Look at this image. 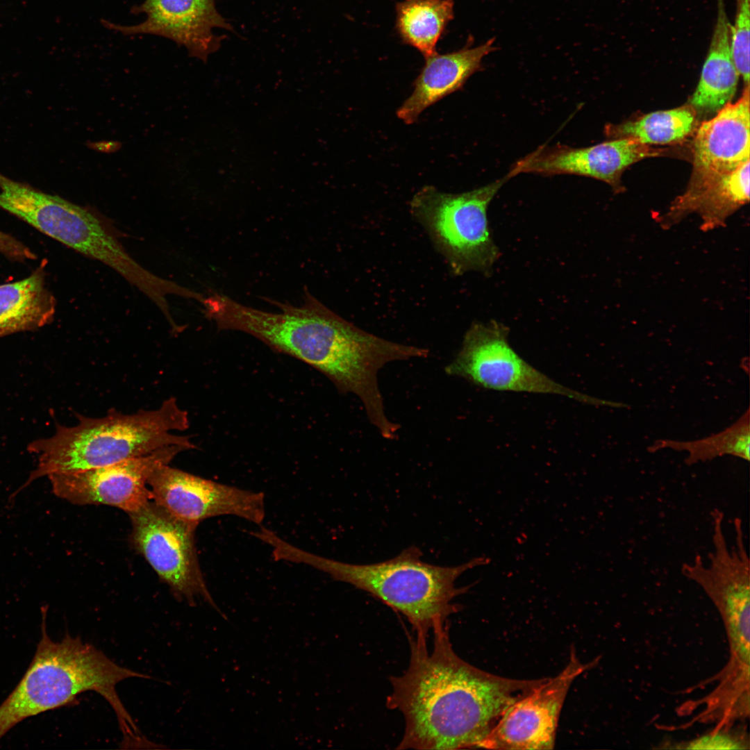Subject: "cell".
<instances>
[{"mask_svg":"<svg viewBox=\"0 0 750 750\" xmlns=\"http://www.w3.org/2000/svg\"><path fill=\"white\" fill-rule=\"evenodd\" d=\"M433 631L432 650L427 637H411L408 669L390 678L386 705L405 719L397 749L478 748L506 709L544 678L515 679L483 671L456 653L445 624Z\"/></svg>","mask_w":750,"mask_h":750,"instance_id":"6da1fadb","label":"cell"},{"mask_svg":"<svg viewBox=\"0 0 750 750\" xmlns=\"http://www.w3.org/2000/svg\"><path fill=\"white\" fill-rule=\"evenodd\" d=\"M206 317L222 330L242 331L273 350L293 356L326 376L343 394L352 393L368 414L381 411L378 372L406 360L408 345L379 338L344 319L305 290L300 306L276 302L280 311L249 307L220 294L205 297Z\"/></svg>","mask_w":750,"mask_h":750,"instance_id":"7a4b0ae2","label":"cell"},{"mask_svg":"<svg viewBox=\"0 0 750 750\" xmlns=\"http://www.w3.org/2000/svg\"><path fill=\"white\" fill-rule=\"evenodd\" d=\"M273 556L276 560L310 565L367 592L403 615L417 634L425 637L460 610L452 601L473 585L457 588L456 579L465 571L490 562L480 556L457 566L434 565L423 561L419 549L412 546L383 562L351 564L305 551L282 539L274 543Z\"/></svg>","mask_w":750,"mask_h":750,"instance_id":"3957f363","label":"cell"},{"mask_svg":"<svg viewBox=\"0 0 750 750\" xmlns=\"http://www.w3.org/2000/svg\"><path fill=\"white\" fill-rule=\"evenodd\" d=\"M77 418L76 425H58L53 435L28 444L38 465L13 496L42 476L112 465L170 445L196 447L188 436L173 434L188 429L189 418L172 397L155 410L128 415L110 410L101 417Z\"/></svg>","mask_w":750,"mask_h":750,"instance_id":"277c9868","label":"cell"},{"mask_svg":"<svg viewBox=\"0 0 750 750\" xmlns=\"http://www.w3.org/2000/svg\"><path fill=\"white\" fill-rule=\"evenodd\" d=\"M42 636L24 676L0 705V740L24 719L72 703L78 695L94 691L115 711L124 736L138 730L116 691L120 681L149 676L122 667L78 637L65 634L54 642L48 635L47 609L42 611Z\"/></svg>","mask_w":750,"mask_h":750,"instance_id":"5b68a950","label":"cell"},{"mask_svg":"<svg viewBox=\"0 0 750 750\" xmlns=\"http://www.w3.org/2000/svg\"><path fill=\"white\" fill-rule=\"evenodd\" d=\"M507 175L459 194L425 185L411 199L410 211L427 232L456 275L475 271L488 276L500 253L492 238L488 207Z\"/></svg>","mask_w":750,"mask_h":750,"instance_id":"8992f818","label":"cell"},{"mask_svg":"<svg viewBox=\"0 0 750 750\" xmlns=\"http://www.w3.org/2000/svg\"><path fill=\"white\" fill-rule=\"evenodd\" d=\"M509 329L502 323L474 322L461 348L444 367L447 374L472 384L501 392L557 394L594 406L624 408L572 390L555 381L521 357L508 342Z\"/></svg>","mask_w":750,"mask_h":750,"instance_id":"52a82bcc","label":"cell"},{"mask_svg":"<svg viewBox=\"0 0 750 750\" xmlns=\"http://www.w3.org/2000/svg\"><path fill=\"white\" fill-rule=\"evenodd\" d=\"M128 515L133 547L172 594L191 606L203 601L226 618L208 591L200 567L194 538L199 524L174 516L153 500Z\"/></svg>","mask_w":750,"mask_h":750,"instance_id":"ba28073f","label":"cell"},{"mask_svg":"<svg viewBox=\"0 0 750 750\" xmlns=\"http://www.w3.org/2000/svg\"><path fill=\"white\" fill-rule=\"evenodd\" d=\"M712 550L705 562L697 554L681 567L683 575L699 585L712 601L725 624L730 646L749 644L750 571L742 522H733L735 542L729 547L724 531V515L711 512Z\"/></svg>","mask_w":750,"mask_h":750,"instance_id":"9c48e42d","label":"cell"},{"mask_svg":"<svg viewBox=\"0 0 750 750\" xmlns=\"http://www.w3.org/2000/svg\"><path fill=\"white\" fill-rule=\"evenodd\" d=\"M591 666L592 663H583L572 647L562 671L553 677L544 678L510 705L478 748L553 749L559 717L569 688Z\"/></svg>","mask_w":750,"mask_h":750,"instance_id":"30bf717a","label":"cell"},{"mask_svg":"<svg viewBox=\"0 0 750 750\" xmlns=\"http://www.w3.org/2000/svg\"><path fill=\"white\" fill-rule=\"evenodd\" d=\"M187 450L170 445L112 465L47 477L55 495L73 504L110 506L128 514L152 500L147 486L152 473Z\"/></svg>","mask_w":750,"mask_h":750,"instance_id":"8fae6325","label":"cell"},{"mask_svg":"<svg viewBox=\"0 0 750 750\" xmlns=\"http://www.w3.org/2000/svg\"><path fill=\"white\" fill-rule=\"evenodd\" d=\"M152 500L174 516L199 524L203 519L235 515L260 524L265 515L262 492L203 478L165 465L148 479Z\"/></svg>","mask_w":750,"mask_h":750,"instance_id":"7c38bea8","label":"cell"},{"mask_svg":"<svg viewBox=\"0 0 750 750\" xmlns=\"http://www.w3.org/2000/svg\"><path fill=\"white\" fill-rule=\"evenodd\" d=\"M133 14L146 19L135 25H121L101 19L102 26L124 35H153L184 47L189 56L206 61L219 46L216 28L232 30L217 11L213 0H144L133 6Z\"/></svg>","mask_w":750,"mask_h":750,"instance_id":"4fadbf2b","label":"cell"},{"mask_svg":"<svg viewBox=\"0 0 750 750\" xmlns=\"http://www.w3.org/2000/svg\"><path fill=\"white\" fill-rule=\"evenodd\" d=\"M658 153L656 149L628 138L583 148L543 145L517 160L507 176L509 178L522 173L583 176L604 181L617 191L620 176L626 167Z\"/></svg>","mask_w":750,"mask_h":750,"instance_id":"5bb4252c","label":"cell"},{"mask_svg":"<svg viewBox=\"0 0 750 750\" xmlns=\"http://www.w3.org/2000/svg\"><path fill=\"white\" fill-rule=\"evenodd\" d=\"M749 85L741 98L727 103L701 124L694 143L692 180L727 174L749 160Z\"/></svg>","mask_w":750,"mask_h":750,"instance_id":"9a60e30c","label":"cell"},{"mask_svg":"<svg viewBox=\"0 0 750 750\" xmlns=\"http://www.w3.org/2000/svg\"><path fill=\"white\" fill-rule=\"evenodd\" d=\"M749 201V160L731 173L691 180L685 192L659 221L667 229L692 213L701 218L704 232L726 226L728 219Z\"/></svg>","mask_w":750,"mask_h":750,"instance_id":"2e32d148","label":"cell"},{"mask_svg":"<svg viewBox=\"0 0 750 750\" xmlns=\"http://www.w3.org/2000/svg\"><path fill=\"white\" fill-rule=\"evenodd\" d=\"M494 38L485 43L425 58V64L413 82L412 94L397 110L406 124L415 123L420 114L447 95L460 90L468 78L482 69V60L496 49Z\"/></svg>","mask_w":750,"mask_h":750,"instance_id":"e0dca14e","label":"cell"},{"mask_svg":"<svg viewBox=\"0 0 750 750\" xmlns=\"http://www.w3.org/2000/svg\"><path fill=\"white\" fill-rule=\"evenodd\" d=\"M731 27L724 0H717V16L700 79L690 104L702 113H715L730 103L739 74L731 52Z\"/></svg>","mask_w":750,"mask_h":750,"instance_id":"ac0fdd59","label":"cell"},{"mask_svg":"<svg viewBox=\"0 0 750 750\" xmlns=\"http://www.w3.org/2000/svg\"><path fill=\"white\" fill-rule=\"evenodd\" d=\"M44 265L24 279L0 285V338L49 323L56 299L46 286Z\"/></svg>","mask_w":750,"mask_h":750,"instance_id":"d6986e66","label":"cell"},{"mask_svg":"<svg viewBox=\"0 0 750 750\" xmlns=\"http://www.w3.org/2000/svg\"><path fill=\"white\" fill-rule=\"evenodd\" d=\"M453 0H403L396 5V30L403 43L424 58L438 53L436 45L453 19Z\"/></svg>","mask_w":750,"mask_h":750,"instance_id":"ffe728a7","label":"cell"},{"mask_svg":"<svg viewBox=\"0 0 750 750\" xmlns=\"http://www.w3.org/2000/svg\"><path fill=\"white\" fill-rule=\"evenodd\" d=\"M749 408L731 426L709 437L693 441L657 440L648 448L649 452L669 448L688 453L685 462L692 465L717 457L731 455L746 461L750 458Z\"/></svg>","mask_w":750,"mask_h":750,"instance_id":"44dd1931","label":"cell"},{"mask_svg":"<svg viewBox=\"0 0 750 750\" xmlns=\"http://www.w3.org/2000/svg\"><path fill=\"white\" fill-rule=\"evenodd\" d=\"M694 119L691 108L681 107L653 112L607 129L610 135L632 138L645 145L667 144L686 138L693 129Z\"/></svg>","mask_w":750,"mask_h":750,"instance_id":"7402d4cb","label":"cell"},{"mask_svg":"<svg viewBox=\"0 0 750 750\" xmlns=\"http://www.w3.org/2000/svg\"><path fill=\"white\" fill-rule=\"evenodd\" d=\"M750 0H736L733 24L731 27L733 60L739 76L749 85Z\"/></svg>","mask_w":750,"mask_h":750,"instance_id":"603a6c76","label":"cell"},{"mask_svg":"<svg viewBox=\"0 0 750 750\" xmlns=\"http://www.w3.org/2000/svg\"><path fill=\"white\" fill-rule=\"evenodd\" d=\"M747 744L744 739L724 731H715L690 742L685 747L689 749H742Z\"/></svg>","mask_w":750,"mask_h":750,"instance_id":"cb8c5ba5","label":"cell"},{"mask_svg":"<svg viewBox=\"0 0 750 750\" xmlns=\"http://www.w3.org/2000/svg\"><path fill=\"white\" fill-rule=\"evenodd\" d=\"M0 253L15 260L22 261L35 258L33 252L24 244L0 231Z\"/></svg>","mask_w":750,"mask_h":750,"instance_id":"d4e9b609","label":"cell"}]
</instances>
